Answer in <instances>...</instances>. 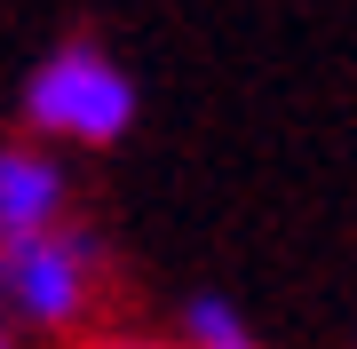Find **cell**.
I'll use <instances>...</instances> for the list:
<instances>
[{"label": "cell", "mask_w": 357, "mask_h": 349, "mask_svg": "<svg viewBox=\"0 0 357 349\" xmlns=\"http://www.w3.org/2000/svg\"><path fill=\"white\" fill-rule=\"evenodd\" d=\"M143 119V79L135 64L96 32H64L24 64L16 88V135L48 143V151H119Z\"/></svg>", "instance_id": "6da1fadb"}, {"label": "cell", "mask_w": 357, "mask_h": 349, "mask_svg": "<svg viewBox=\"0 0 357 349\" xmlns=\"http://www.w3.org/2000/svg\"><path fill=\"white\" fill-rule=\"evenodd\" d=\"M119 286V254L88 215L56 222L40 238L0 246V325L16 341H56L72 349L79 334H96Z\"/></svg>", "instance_id": "7a4b0ae2"}, {"label": "cell", "mask_w": 357, "mask_h": 349, "mask_svg": "<svg viewBox=\"0 0 357 349\" xmlns=\"http://www.w3.org/2000/svg\"><path fill=\"white\" fill-rule=\"evenodd\" d=\"M72 215H79L72 159L48 151V143H32V135H0V246L40 238L56 222H72Z\"/></svg>", "instance_id": "3957f363"}, {"label": "cell", "mask_w": 357, "mask_h": 349, "mask_svg": "<svg viewBox=\"0 0 357 349\" xmlns=\"http://www.w3.org/2000/svg\"><path fill=\"white\" fill-rule=\"evenodd\" d=\"M167 325H175L191 349H270V341H262V325L246 318V302H238V294H222V286H191V294L167 310Z\"/></svg>", "instance_id": "277c9868"}, {"label": "cell", "mask_w": 357, "mask_h": 349, "mask_svg": "<svg viewBox=\"0 0 357 349\" xmlns=\"http://www.w3.org/2000/svg\"><path fill=\"white\" fill-rule=\"evenodd\" d=\"M72 349H191L175 325H128V318H103L96 334H79Z\"/></svg>", "instance_id": "5b68a950"}, {"label": "cell", "mask_w": 357, "mask_h": 349, "mask_svg": "<svg viewBox=\"0 0 357 349\" xmlns=\"http://www.w3.org/2000/svg\"><path fill=\"white\" fill-rule=\"evenodd\" d=\"M0 349H24V341H16V334H8V325H0Z\"/></svg>", "instance_id": "8992f818"}]
</instances>
